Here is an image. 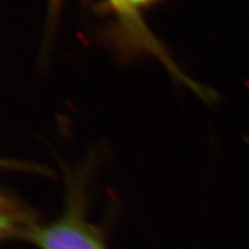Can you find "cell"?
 I'll use <instances>...</instances> for the list:
<instances>
[{"mask_svg": "<svg viewBox=\"0 0 249 249\" xmlns=\"http://www.w3.org/2000/svg\"><path fill=\"white\" fill-rule=\"evenodd\" d=\"M60 1H61V0H51V2H52V4H53L54 7H55V6H57Z\"/></svg>", "mask_w": 249, "mask_h": 249, "instance_id": "obj_5", "label": "cell"}, {"mask_svg": "<svg viewBox=\"0 0 249 249\" xmlns=\"http://www.w3.org/2000/svg\"><path fill=\"white\" fill-rule=\"evenodd\" d=\"M27 241L38 249H107L101 227L88 219L82 183H68L66 204L57 219L37 223Z\"/></svg>", "mask_w": 249, "mask_h": 249, "instance_id": "obj_1", "label": "cell"}, {"mask_svg": "<svg viewBox=\"0 0 249 249\" xmlns=\"http://www.w3.org/2000/svg\"><path fill=\"white\" fill-rule=\"evenodd\" d=\"M107 2L108 9L116 18L118 35L124 40L128 51L154 55L164 66H166L167 71L177 80L200 95L203 87L189 79L174 64L164 45L160 44L157 37L151 33L148 24L143 20L141 11L134 7L128 0H107Z\"/></svg>", "mask_w": 249, "mask_h": 249, "instance_id": "obj_2", "label": "cell"}, {"mask_svg": "<svg viewBox=\"0 0 249 249\" xmlns=\"http://www.w3.org/2000/svg\"><path fill=\"white\" fill-rule=\"evenodd\" d=\"M128 1L134 6V7L138 8L139 11H141L142 8H147L149 6L157 4L160 0H128Z\"/></svg>", "mask_w": 249, "mask_h": 249, "instance_id": "obj_4", "label": "cell"}, {"mask_svg": "<svg viewBox=\"0 0 249 249\" xmlns=\"http://www.w3.org/2000/svg\"><path fill=\"white\" fill-rule=\"evenodd\" d=\"M36 224L34 213L0 201V241L9 239L27 240L28 234Z\"/></svg>", "mask_w": 249, "mask_h": 249, "instance_id": "obj_3", "label": "cell"}]
</instances>
